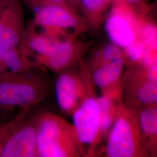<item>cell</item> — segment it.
Masks as SVG:
<instances>
[{
  "label": "cell",
  "instance_id": "1",
  "mask_svg": "<svg viewBox=\"0 0 157 157\" xmlns=\"http://www.w3.org/2000/svg\"><path fill=\"white\" fill-rule=\"evenodd\" d=\"M37 157H79L83 152L73 124L54 113L36 118Z\"/></svg>",
  "mask_w": 157,
  "mask_h": 157
},
{
  "label": "cell",
  "instance_id": "2",
  "mask_svg": "<svg viewBox=\"0 0 157 157\" xmlns=\"http://www.w3.org/2000/svg\"><path fill=\"white\" fill-rule=\"evenodd\" d=\"M105 151L107 157H141L147 146L141 132L138 112L132 107L118 105L115 121L108 133Z\"/></svg>",
  "mask_w": 157,
  "mask_h": 157
},
{
  "label": "cell",
  "instance_id": "3",
  "mask_svg": "<svg viewBox=\"0 0 157 157\" xmlns=\"http://www.w3.org/2000/svg\"><path fill=\"white\" fill-rule=\"evenodd\" d=\"M47 80L29 70L0 75V108L10 109L29 107L43 100L48 94Z\"/></svg>",
  "mask_w": 157,
  "mask_h": 157
},
{
  "label": "cell",
  "instance_id": "4",
  "mask_svg": "<svg viewBox=\"0 0 157 157\" xmlns=\"http://www.w3.org/2000/svg\"><path fill=\"white\" fill-rule=\"evenodd\" d=\"M72 115L73 128L82 150L86 146L90 151L98 142L100 129V109L92 87Z\"/></svg>",
  "mask_w": 157,
  "mask_h": 157
},
{
  "label": "cell",
  "instance_id": "5",
  "mask_svg": "<svg viewBox=\"0 0 157 157\" xmlns=\"http://www.w3.org/2000/svg\"><path fill=\"white\" fill-rule=\"evenodd\" d=\"M65 70L61 72L55 84L57 103L60 108L67 113H72L84 99L91 87V80L87 73Z\"/></svg>",
  "mask_w": 157,
  "mask_h": 157
},
{
  "label": "cell",
  "instance_id": "6",
  "mask_svg": "<svg viewBox=\"0 0 157 157\" xmlns=\"http://www.w3.org/2000/svg\"><path fill=\"white\" fill-rule=\"evenodd\" d=\"M24 34L20 3L17 0H3L0 5V50L17 48Z\"/></svg>",
  "mask_w": 157,
  "mask_h": 157
},
{
  "label": "cell",
  "instance_id": "7",
  "mask_svg": "<svg viewBox=\"0 0 157 157\" xmlns=\"http://www.w3.org/2000/svg\"><path fill=\"white\" fill-rule=\"evenodd\" d=\"M1 157H37L36 118H25L12 130L3 145Z\"/></svg>",
  "mask_w": 157,
  "mask_h": 157
},
{
  "label": "cell",
  "instance_id": "8",
  "mask_svg": "<svg viewBox=\"0 0 157 157\" xmlns=\"http://www.w3.org/2000/svg\"><path fill=\"white\" fill-rule=\"evenodd\" d=\"M140 24L131 12L117 6L107 19L105 30L112 43L124 49L139 40Z\"/></svg>",
  "mask_w": 157,
  "mask_h": 157
},
{
  "label": "cell",
  "instance_id": "9",
  "mask_svg": "<svg viewBox=\"0 0 157 157\" xmlns=\"http://www.w3.org/2000/svg\"><path fill=\"white\" fill-rule=\"evenodd\" d=\"M34 23L56 39L65 29L82 27L80 19L67 7L53 4L43 6L36 13Z\"/></svg>",
  "mask_w": 157,
  "mask_h": 157
},
{
  "label": "cell",
  "instance_id": "10",
  "mask_svg": "<svg viewBox=\"0 0 157 157\" xmlns=\"http://www.w3.org/2000/svg\"><path fill=\"white\" fill-rule=\"evenodd\" d=\"M84 50L85 46L73 39L59 40L50 54L36 62L53 71L62 72L76 63Z\"/></svg>",
  "mask_w": 157,
  "mask_h": 157
},
{
  "label": "cell",
  "instance_id": "11",
  "mask_svg": "<svg viewBox=\"0 0 157 157\" xmlns=\"http://www.w3.org/2000/svg\"><path fill=\"white\" fill-rule=\"evenodd\" d=\"M125 60L121 58L94 69L91 76L94 83L102 91L103 95L116 100L121 94L120 87Z\"/></svg>",
  "mask_w": 157,
  "mask_h": 157
},
{
  "label": "cell",
  "instance_id": "12",
  "mask_svg": "<svg viewBox=\"0 0 157 157\" xmlns=\"http://www.w3.org/2000/svg\"><path fill=\"white\" fill-rule=\"evenodd\" d=\"M132 76L126 88L130 100H132L135 105H143L144 107L157 105V83L148 79L145 68Z\"/></svg>",
  "mask_w": 157,
  "mask_h": 157
},
{
  "label": "cell",
  "instance_id": "13",
  "mask_svg": "<svg viewBox=\"0 0 157 157\" xmlns=\"http://www.w3.org/2000/svg\"><path fill=\"white\" fill-rule=\"evenodd\" d=\"M58 40H59L47 33L31 32L27 35L24 34L21 42L23 43V48L20 50L27 56L30 54L36 55L37 59H38L50 54Z\"/></svg>",
  "mask_w": 157,
  "mask_h": 157
},
{
  "label": "cell",
  "instance_id": "14",
  "mask_svg": "<svg viewBox=\"0 0 157 157\" xmlns=\"http://www.w3.org/2000/svg\"><path fill=\"white\" fill-rule=\"evenodd\" d=\"M141 132L147 148H155L157 137V105L145 106L138 112Z\"/></svg>",
  "mask_w": 157,
  "mask_h": 157
},
{
  "label": "cell",
  "instance_id": "15",
  "mask_svg": "<svg viewBox=\"0 0 157 157\" xmlns=\"http://www.w3.org/2000/svg\"><path fill=\"white\" fill-rule=\"evenodd\" d=\"M97 102L100 109V140L108 135L111 129L117 115L119 104L115 102V100L104 95L97 97Z\"/></svg>",
  "mask_w": 157,
  "mask_h": 157
},
{
  "label": "cell",
  "instance_id": "16",
  "mask_svg": "<svg viewBox=\"0 0 157 157\" xmlns=\"http://www.w3.org/2000/svg\"><path fill=\"white\" fill-rule=\"evenodd\" d=\"M124 58V52L121 48L113 43H109L103 47L93 58L91 62V67L94 70L95 68L108 62L117 59Z\"/></svg>",
  "mask_w": 157,
  "mask_h": 157
},
{
  "label": "cell",
  "instance_id": "17",
  "mask_svg": "<svg viewBox=\"0 0 157 157\" xmlns=\"http://www.w3.org/2000/svg\"><path fill=\"white\" fill-rule=\"evenodd\" d=\"M112 0H80L86 15L93 22L100 21L102 14L105 13Z\"/></svg>",
  "mask_w": 157,
  "mask_h": 157
},
{
  "label": "cell",
  "instance_id": "18",
  "mask_svg": "<svg viewBox=\"0 0 157 157\" xmlns=\"http://www.w3.org/2000/svg\"><path fill=\"white\" fill-rule=\"evenodd\" d=\"M146 45L140 40H137L124 49V58L130 62L140 63L143 58Z\"/></svg>",
  "mask_w": 157,
  "mask_h": 157
},
{
  "label": "cell",
  "instance_id": "19",
  "mask_svg": "<svg viewBox=\"0 0 157 157\" xmlns=\"http://www.w3.org/2000/svg\"><path fill=\"white\" fill-rule=\"evenodd\" d=\"M27 112V109H25L22 112L19 113L15 118L6 124H0V155L3 145L7 137L12 130L19 124L24 118Z\"/></svg>",
  "mask_w": 157,
  "mask_h": 157
},
{
  "label": "cell",
  "instance_id": "20",
  "mask_svg": "<svg viewBox=\"0 0 157 157\" xmlns=\"http://www.w3.org/2000/svg\"><path fill=\"white\" fill-rule=\"evenodd\" d=\"M139 40L144 43L146 47L157 42L156 26L151 23L140 24Z\"/></svg>",
  "mask_w": 157,
  "mask_h": 157
},
{
  "label": "cell",
  "instance_id": "21",
  "mask_svg": "<svg viewBox=\"0 0 157 157\" xmlns=\"http://www.w3.org/2000/svg\"><path fill=\"white\" fill-rule=\"evenodd\" d=\"M157 42L146 47L143 58L140 64L143 68H146L157 63Z\"/></svg>",
  "mask_w": 157,
  "mask_h": 157
},
{
  "label": "cell",
  "instance_id": "22",
  "mask_svg": "<svg viewBox=\"0 0 157 157\" xmlns=\"http://www.w3.org/2000/svg\"><path fill=\"white\" fill-rule=\"evenodd\" d=\"M145 71L148 79L151 82L157 83V63L146 67Z\"/></svg>",
  "mask_w": 157,
  "mask_h": 157
},
{
  "label": "cell",
  "instance_id": "23",
  "mask_svg": "<svg viewBox=\"0 0 157 157\" xmlns=\"http://www.w3.org/2000/svg\"><path fill=\"white\" fill-rule=\"evenodd\" d=\"M35 1H37V2H42L44 6L46 5H58V6H63L67 7L65 6L66 1L65 0H34Z\"/></svg>",
  "mask_w": 157,
  "mask_h": 157
},
{
  "label": "cell",
  "instance_id": "24",
  "mask_svg": "<svg viewBox=\"0 0 157 157\" xmlns=\"http://www.w3.org/2000/svg\"><path fill=\"white\" fill-rule=\"evenodd\" d=\"M2 54V50H0V75L7 72Z\"/></svg>",
  "mask_w": 157,
  "mask_h": 157
},
{
  "label": "cell",
  "instance_id": "25",
  "mask_svg": "<svg viewBox=\"0 0 157 157\" xmlns=\"http://www.w3.org/2000/svg\"><path fill=\"white\" fill-rule=\"evenodd\" d=\"M143 0H124V2L128 6H135L140 5Z\"/></svg>",
  "mask_w": 157,
  "mask_h": 157
},
{
  "label": "cell",
  "instance_id": "26",
  "mask_svg": "<svg viewBox=\"0 0 157 157\" xmlns=\"http://www.w3.org/2000/svg\"><path fill=\"white\" fill-rule=\"evenodd\" d=\"M65 1H67L68 2H72L73 4H76V3H78L80 2V0H65Z\"/></svg>",
  "mask_w": 157,
  "mask_h": 157
}]
</instances>
